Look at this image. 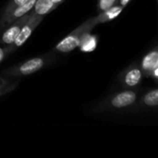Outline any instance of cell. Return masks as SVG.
Instances as JSON below:
<instances>
[{
  "mask_svg": "<svg viewBox=\"0 0 158 158\" xmlns=\"http://www.w3.org/2000/svg\"><path fill=\"white\" fill-rule=\"evenodd\" d=\"M139 96V89H124L111 94L100 101L93 107L92 111L97 114L135 111V105Z\"/></svg>",
  "mask_w": 158,
  "mask_h": 158,
  "instance_id": "1",
  "label": "cell"
},
{
  "mask_svg": "<svg viewBox=\"0 0 158 158\" xmlns=\"http://www.w3.org/2000/svg\"><path fill=\"white\" fill-rule=\"evenodd\" d=\"M56 59V56L54 51L47 54L35 56L20 63L15 64L1 72V75L9 79H18L21 77H26L38 72L44 68L52 65Z\"/></svg>",
  "mask_w": 158,
  "mask_h": 158,
  "instance_id": "2",
  "label": "cell"
},
{
  "mask_svg": "<svg viewBox=\"0 0 158 158\" xmlns=\"http://www.w3.org/2000/svg\"><path fill=\"white\" fill-rule=\"evenodd\" d=\"M96 25L97 23L95 21L94 17L88 19L79 27L73 30L69 35L63 38L59 43H57V44L54 47L53 51L61 54H67L73 51L75 48L79 47V44L82 37L85 34L90 33Z\"/></svg>",
  "mask_w": 158,
  "mask_h": 158,
  "instance_id": "3",
  "label": "cell"
},
{
  "mask_svg": "<svg viewBox=\"0 0 158 158\" xmlns=\"http://www.w3.org/2000/svg\"><path fill=\"white\" fill-rule=\"evenodd\" d=\"M44 17L36 15L32 12L31 16L28 19L26 23L22 26L20 31L19 32V34L16 37V39L14 40V42L10 45L6 46L9 55L14 53L17 49L21 47L26 43V41L30 38V36L33 32V31L37 28L38 25H40V23L44 19Z\"/></svg>",
  "mask_w": 158,
  "mask_h": 158,
  "instance_id": "4",
  "label": "cell"
},
{
  "mask_svg": "<svg viewBox=\"0 0 158 158\" xmlns=\"http://www.w3.org/2000/svg\"><path fill=\"white\" fill-rule=\"evenodd\" d=\"M144 78L139 62H135L126 68L118 77V81L123 89H138Z\"/></svg>",
  "mask_w": 158,
  "mask_h": 158,
  "instance_id": "5",
  "label": "cell"
},
{
  "mask_svg": "<svg viewBox=\"0 0 158 158\" xmlns=\"http://www.w3.org/2000/svg\"><path fill=\"white\" fill-rule=\"evenodd\" d=\"M31 14H32V10H31L29 13H27L26 15H24L23 17H21L18 19H16L11 24H9L5 29H3L1 34H0V44H2L3 46L10 45L14 42L16 37L18 36L22 26L26 23L28 19L31 16Z\"/></svg>",
  "mask_w": 158,
  "mask_h": 158,
  "instance_id": "6",
  "label": "cell"
},
{
  "mask_svg": "<svg viewBox=\"0 0 158 158\" xmlns=\"http://www.w3.org/2000/svg\"><path fill=\"white\" fill-rule=\"evenodd\" d=\"M140 67L143 70L144 77L153 78L157 80L158 77V50L157 47H154L148 53L144 55L141 62Z\"/></svg>",
  "mask_w": 158,
  "mask_h": 158,
  "instance_id": "7",
  "label": "cell"
},
{
  "mask_svg": "<svg viewBox=\"0 0 158 158\" xmlns=\"http://www.w3.org/2000/svg\"><path fill=\"white\" fill-rule=\"evenodd\" d=\"M35 2H36V0H27L23 4L15 7L12 11H10L6 15L0 16V31L3 29H5L6 26L11 24L13 21H15L16 19H18L23 17L24 15H26L27 13H29L33 8Z\"/></svg>",
  "mask_w": 158,
  "mask_h": 158,
  "instance_id": "8",
  "label": "cell"
},
{
  "mask_svg": "<svg viewBox=\"0 0 158 158\" xmlns=\"http://www.w3.org/2000/svg\"><path fill=\"white\" fill-rule=\"evenodd\" d=\"M158 106L157 88L150 89L146 91L142 96H139L135 105V111H139L145 108H153Z\"/></svg>",
  "mask_w": 158,
  "mask_h": 158,
  "instance_id": "9",
  "label": "cell"
},
{
  "mask_svg": "<svg viewBox=\"0 0 158 158\" xmlns=\"http://www.w3.org/2000/svg\"><path fill=\"white\" fill-rule=\"evenodd\" d=\"M123 8L124 7L121 6L120 5L116 4L113 6H111V7H109V8H107L102 12H99V14L94 17L96 23L97 24H103V23L113 20L123 11Z\"/></svg>",
  "mask_w": 158,
  "mask_h": 158,
  "instance_id": "10",
  "label": "cell"
},
{
  "mask_svg": "<svg viewBox=\"0 0 158 158\" xmlns=\"http://www.w3.org/2000/svg\"><path fill=\"white\" fill-rule=\"evenodd\" d=\"M56 7L57 6L52 2V0H36L31 10L34 14L44 17L45 15L55 10Z\"/></svg>",
  "mask_w": 158,
  "mask_h": 158,
  "instance_id": "11",
  "label": "cell"
},
{
  "mask_svg": "<svg viewBox=\"0 0 158 158\" xmlns=\"http://www.w3.org/2000/svg\"><path fill=\"white\" fill-rule=\"evenodd\" d=\"M19 85V80L9 79L6 77H0V96L14 91Z\"/></svg>",
  "mask_w": 158,
  "mask_h": 158,
  "instance_id": "12",
  "label": "cell"
},
{
  "mask_svg": "<svg viewBox=\"0 0 158 158\" xmlns=\"http://www.w3.org/2000/svg\"><path fill=\"white\" fill-rule=\"evenodd\" d=\"M96 45H97V37L92 35L90 32L82 37L79 44V47H81V50L83 52H92L95 49Z\"/></svg>",
  "mask_w": 158,
  "mask_h": 158,
  "instance_id": "13",
  "label": "cell"
},
{
  "mask_svg": "<svg viewBox=\"0 0 158 158\" xmlns=\"http://www.w3.org/2000/svg\"><path fill=\"white\" fill-rule=\"evenodd\" d=\"M27 0H9V2L6 4V6H5V8L2 11L1 16H5L7 13H9L10 11H12L15 7H17L18 6L23 4L24 2H26Z\"/></svg>",
  "mask_w": 158,
  "mask_h": 158,
  "instance_id": "14",
  "label": "cell"
},
{
  "mask_svg": "<svg viewBox=\"0 0 158 158\" xmlns=\"http://www.w3.org/2000/svg\"><path fill=\"white\" fill-rule=\"evenodd\" d=\"M118 0H98L97 1V10L98 12H102L114 5L118 4Z\"/></svg>",
  "mask_w": 158,
  "mask_h": 158,
  "instance_id": "15",
  "label": "cell"
},
{
  "mask_svg": "<svg viewBox=\"0 0 158 158\" xmlns=\"http://www.w3.org/2000/svg\"><path fill=\"white\" fill-rule=\"evenodd\" d=\"M9 56V53L6 50V46H3L2 44H0V64Z\"/></svg>",
  "mask_w": 158,
  "mask_h": 158,
  "instance_id": "16",
  "label": "cell"
},
{
  "mask_svg": "<svg viewBox=\"0 0 158 158\" xmlns=\"http://www.w3.org/2000/svg\"><path fill=\"white\" fill-rule=\"evenodd\" d=\"M131 1V0H118V4L120 5L121 6L125 7V6H127L129 5V3H130Z\"/></svg>",
  "mask_w": 158,
  "mask_h": 158,
  "instance_id": "17",
  "label": "cell"
},
{
  "mask_svg": "<svg viewBox=\"0 0 158 158\" xmlns=\"http://www.w3.org/2000/svg\"><path fill=\"white\" fill-rule=\"evenodd\" d=\"M64 1H65V0H52V2H53V3H54L56 6H58L60 4H62Z\"/></svg>",
  "mask_w": 158,
  "mask_h": 158,
  "instance_id": "18",
  "label": "cell"
}]
</instances>
